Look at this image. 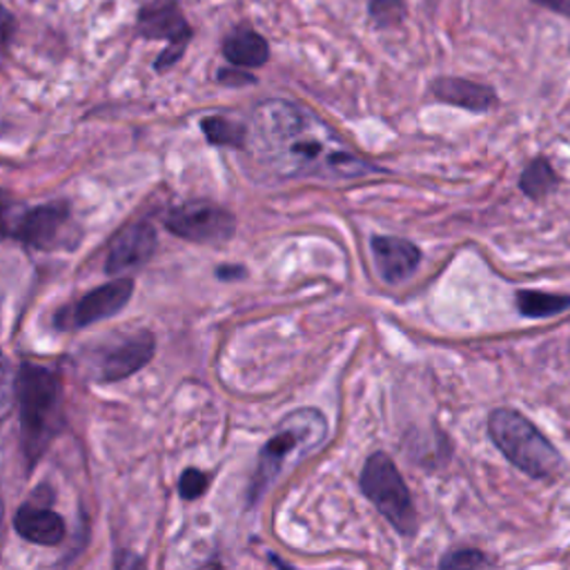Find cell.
<instances>
[{
	"label": "cell",
	"instance_id": "8992f818",
	"mask_svg": "<svg viewBox=\"0 0 570 570\" xmlns=\"http://www.w3.org/2000/svg\"><path fill=\"white\" fill-rule=\"evenodd\" d=\"M139 34L150 40H167V47L154 63L156 72L177 66L192 40V27L177 0H152L147 3L139 12Z\"/></svg>",
	"mask_w": 570,
	"mask_h": 570
},
{
	"label": "cell",
	"instance_id": "44dd1931",
	"mask_svg": "<svg viewBox=\"0 0 570 570\" xmlns=\"http://www.w3.org/2000/svg\"><path fill=\"white\" fill-rule=\"evenodd\" d=\"M207 486H210V477L197 468H188L179 479V492L188 501L199 499L207 490Z\"/></svg>",
	"mask_w": 570,
	"mask_h": 570
},
{
	"label": "cell",
	"instance_id": "4316f807",
	"mask_svg": "<svg viewBox=\"0 0 570 570\" xmlns=\"http://www.w3.org/2000/svg\"><path fill=\"white\" fill-rule=\"evenodd\" d=\"M8 233V201L5 194L0 192V235Z\"/></svg>",
	"mask_w": 570,
	"mask_h": 570
},
{
	"label": "cell",
	"instance_id": "ba28073f",
	"mask_svg": "<svg viewBox=\"0 0 570 570\" xmlns=\"http://www.w3.org/2000/svg\"><path fill=\"white\" fill-rule=\"evenodd\" d=\"M134 295V281L132 278H117L109 281L100 288L92 290L83 299H79L74 306L63 308L56 314V328L61 330H81L87 325H94L103 319H109L114 314H119L128 301Z\"/></svg>",
	"mask_w": 570,
	"mask_h": 570
},
{
	"label": "cell",
	"instance_id": "7c38bea8",
	"mask_svg": "<svg viewBox=\"0 0 570 570\" xmlns=\"http://www.w3.org/2000/svg\"><path fill=\"white\" fill-rule=\"evenodd\" d=\"M370 246H372V257L379 268V274L390 285L408 281L421 263L419 248L408 239L372 237Z\"/></svg>",
	"mask_w": 570,
	"mask_h": 570
},
{
	"label": "cell",
	"instance_id": "9c48e42d",
	"mask_svg": "<svg viewBox=\"0 0 570 570\" xmlns=\"http://www.w3.org/2000/svg\"><path fill=\"white\" fill-rule=\"evenodd\" d=\"M72 212L66 203H47L29 210L16 225V237L34 250H54L70 246Z\"/></svg>",
	"mask_w": 570,
	"mask_h": 570
},
{
	"label": "cell",
	"instance_id": "30bf717a",
	"mask_svg": "<svg viewBox=\"0 0 570 570\" xmlns=\"http://www.w3.org/2000/svg\"><path fill=\"white\" fill-rule=\"evenodd\" d=\"M156 341L147 330H139L134 334H126L117 344L105 348L96 359V377L98 381L114 383L132 377L154 357Z\"/></svg>",
	"mask_w": 570,
	"mask_h": 570
},
{
	"label": "cell",
	"instance_id": "4fadbf2b",
	"mask_svg": "<svg viewBox=\"0 0 570 570\" xmlns=\"http://www.w3.org/2000/svg\"><path fill=\"white\" fill-rule=\"evenodd\" d=\"M430 92L441 103L462 107L475 114L490 111L497 105V94L490 85H482L460 76H437L430 83Z\"/></svg>",
	"mask_w": 570,
	"mask_h": 570
},
{
	"label": "cell",
	"instance_id": "d6986e66",
	"mask_svg": "<svg viewBox=\"0 0 570 570\" xmlns=\"http://www.w3.org/2000/svg\"><path fill=\"white\" fill-rule=\"evenodd\" d=\"M368 16L377 27L392 29L406 21V5L404 0H370Z\"/></svg>",
	"mask_w": 570,
	"mask_h": 570
},
{
	"label": "cell",
	"instance_id": "277c9868",
	"mask_svg": "<svg viewBox=\"0 0 570 570\" xmlns=\"http://www.w3.org/2000/svg\"><path fill=\"white\" fill-rule=\"evenodd\" d=\"M488 432L503 458L533 479H550L561 471V454L539 428L512 408H497L488 417Z\"/></svg>",
	"mask_w": 570,
	"mask_h": 570
},
{
	"label": "cell",
	"instance_id": "484cf974",
	"mask_svg": "<svg viewBox=\"0 0 570 570\" xmlns=\"http://www.w3.org/2000/svg\"><path fill=\"white\" fill-rule=\"evenodd\" d=\"M5 381H8V366H5L3 353H0V413H3V408H5V396H8Z\"/></svg>",
	"mask_w": 570,
	"mask_h": 570
},
{
	"label": "cell",
	"instance_id": "e0dca14e",
	"mask_svg": "<svg viewBox=\"0 0 570 570\" xmlns=\"http://www.w3.org/2000/svg\"><path fill=\"white\" fill-rule=\"evenodd\" d=\"M559 186V179L555 175L553 165L548 163V158L544 156H537L533 158L526 169L522 173V179H520V190L533 199V201H539L542 197L550 194L555 188Z\"/></svg>",
	"mask_w": 570,
	"mask_h": 570
},
{
	"label": "cell",
	"instance_id": "52a82bcc",
	"mask_svg": "<svg viewBox=\"0 0 570 570\" xmlns=\"http://www.w3.org/2000/svg\"><path fill=\"white\" fill-rule=\"evenodd\" d=\"M165 227L173 235L203 246L225 244L235 237L237 221L233 212L210 203V201H190L179 207H173L165 214Z\"/></svg>",
	"mask_w": 570,
	"mask_h": 570
},
{
	"label": "cell",
	"instance_id": "cb8c5ba5",
	"mask_svg": "<svg viewBox=\"0 0 570 570\" xmlns=\"http://www.w3.org/2000/svg\"><path fill=\"white\" fill-rule=\"evenodd\" d=\"M533 5L537 8H544L557 16H563V19H570V0H531Z\"/></svg>",
	"mask_w": 570,
	"mask_h": 570
},
{
	"label": "cell",
	"instance_id": "2e32d148",
	"mask_svg": "<svg viewBox=\"0 0 570 570\" xmlns=\"http://www.w3.org/2000/svg\"><path fill=\"white\" fill-rule=\"evenodd\" d=\"M518 308L529 319H548V317L566 312L570 308V297L550 295V293H542V290H520Z\"/></svg>",
	"mask_w": 570,
	"mask_h": 570
},
{
	"label": "cell",
	"instance_id": "d4e9b609",
	"mask_svg": "<svg viewBox=\"0 0 570 570\" xmlns=\"http://www.w3.org/2000/svg\"><path fill=\"white\" fill-rule=\"evenodd\" d=\"M216 276L221 281H237V278L246 276V268L244 265H221L216 270Z\"/></svg>",
	"mask_w": 570,
	"mask_h": 570
},
{
	"label": "cell",
	"instance_id": "603a6c76",
	"mask_svg": "<svg viewBox=\"0 0 570 570\" xmlns=\"http://www.w3.org/2000/svg\"><path fill=\"white\" fill-rule=\"evenodd\" d=\"M14 27H16L14 16L3 5H0V56H3L8 43H10L12 34H14Z\"/></svg>",
	"mask_w": 570,
	"mask_h": 570
},
{
	"label": "cell",
	"instance_id": "8fae6325",
	"mask_svg": "<svg viewBox=\"0 0 570 570\" xmlns=\"http://www.w3.org/2000/svg\"><path fill=\"white\" fill-rule=\"evenodd\" d=\"M156 244H158V237L150 223L141 221V223L128 225L126 230H121L109 244L107 259H105V272L117 276L128 270L141 268L143 263H147L152 259Z\"/></svg>",
	"mask_w": 570,
	"mask_h": 570
},
{
	"label": "cell",
	"instance_id": "ac0fdd59",
	"mask_svg": "<svg viewBox=\"0 0 570 570\" xmlns=\"http://www.w3.org/2000/svg\"><path fill=\"white\" fill-rule=\"evenodd\" d=\"M201 130L212 145L244 150L248 143V128L225 117H207L201 121Z\"/></svg>",
	"mask_w": 570,
	"mask_h": 570
},
{
	"label": "cell",
	"instance_id": "7a4b0ae2",
	"mask_svg": "<svg viewBox=\"0 0 570 570\" xmlns=\"http://www.w3.org/2000/svg\"><path fill=\"white\" fill-rule=\"evenodd\" d=\"M61 379L54 370L25 361L16 377L21 441L29 462H36L51 441L61 417Z\"/></svg>",
	"mask_w": 570,
	"mask_h": 570
},
{
	"label": "cell",
	"instance_id": "5bb4252c",
	"mask_svg": "<svg viewBox=\"0 0 570 570\" xmlns=\"http://www.w3.org/2000/svg\"><path fill=\"white\" fill-rule=\"evenodd\" d=\"M14 529L21 537L38 546H56L66 537V522L54 510L25 503L14 518Z\"/></svg>",
	"mask_w": 570,
	"mask_h": 570
},
{
	"label": "cell",
	"instance_id": "5b68a950",
	"mask_svg": "<svg viewBox=\"0 0 570 570\" xmlns=\"http://www.w3.org/2000/svg\"><path fill=\"white\" fill-rule=\"evenodd\" d=\"M361 490L399 535L413 537L417 533L419 520L413 495L390 454H370L361 471Z\"/></svg>",
	"mask_w": 570,
	"mask_h": 570
},
{
	"label": "cell",
	"instance_id": "3957f363",
	"mask_svg": "<svg viewBox=\"0 0 570 570\" xmlns=\"http://www.w3.org/2000/svg\"><path fill=\"white\" fill-rule=\"evenodd\" d=\"M328 437V419L317 408H299L278 424L274 437L263 446L259 464L248 490V503L254 506L270 490L290 458L301 460L317 450Z\"/></svg>",
	"mask_w": 570,
	"mask_h": 570
},
{
	"label": "cell",
	"instance_id": "9a60e30c",
	"mask_svg": "<svg viewBox=\"0 0 570 570\" xmlns=\"http://www.w3.org/2000/svg\"><path fill=\"white\" fill-rule=\"evenodd\" d=\"M223 56L235 68L254 70L270 61V45L259 32L239 27L223 40Z\"/></svg>",
	"mask_w": 570,
	"mask_h": 570
},
{
	"label": "cell",
	"instance_id": "7402d4cb",
	"mask_svg": "<svg viewBox=\"0 0 570 570\" xmlns=\"http://www.w3.org/2000/svg\"><path fill=\"white\" fill-rule=\"evenodd\" d=\"M218 83L230 85V87H244V85H254L257 76L250 72H244V68H225L218 70Z\"/></svg>",
	"mask_w": 570,
	"mask_h": 570
},
{
	"label": "cell",
	"instance_id": "ffe728a7",
	"mask_svg": "<svg viewBox=\"0 0 570 570\" xmlns=\"http://www.w3.org/2000/svg\"><path fill=\"white\" fill-rule=\"evenodd\" d=\"M492 561L477 548H458L441 557V568H486Z\"/></svg>",
	"mask_w": 570,
	"mask_h": 570
},
{
	"label": "cell",
	"instance_id": "83f0119b",
	"mask_svg": "<svg viewBox=\"0 0 570 570\" xmlns=\"http://www.w3.org/2000/svg\"><path fill=\"white\" fill-rule=\"evenodd\" d=\"M0 535H3V503H0Z\"/></svg>",
	"mask_w": 570,
	"mask_h": 570
},
{
	"label": "cell",
	"instance_id": "6da1fadb",
	"mask_svg": "<svg viewBox=\"0 0 570 570\" xmlns=\"http://www.w3.org/2000/svg\"><path fill=\"white\" fill-rule=\"evenodd\" d=\"M246 147L281 179H361L381 173L308 107L270 98L257 105Z\"/></svg>",
	"mask_w": 570,
	"mask_h": 570
}]
</instances>
